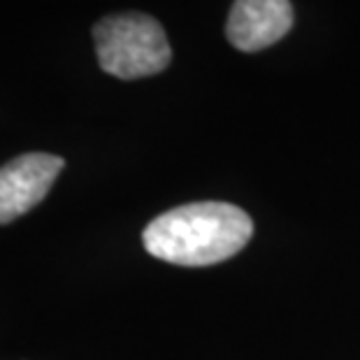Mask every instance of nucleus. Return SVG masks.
Wrapping results in <instances>:
<instances>
[{
  "label": "nucleus",
  "instance_id": "f257e3e1",
  "mask_svg": "<svg viewBox=\"0 0 360 360\" xmlns=\"http://www.w3.org/2000/svg\"><path fill=\"white\" fill-rule=\"evenodd\" d=\"M254 221L231 202H191L163 212L144 228L151 256L181 267L217 265L247 247Z\"/></svg>",
  "mask_w": 360,
  "mask_h": 360
},
{
  "label": "nucleus",
  "instance_id": "f03ea898",
  "mask_svg": "<svg viewBox=\"0 0 360 360\" xmlns=\"http://www.w3.org/2000/svg\"><path fill=\"white\" fill-rule=\"evenodd\" d=\"M101 68L119 79H142L165 70L172 49L163 26L142 12L112 14L94 26Z\"/></svg>",
  "mask_w": 360,
  "mask_h": 360
},
{
  "label": "nucleus",
  "instance_id": "7ed1b4c3",
  "mask_svg": "<svg viewBox=\"0 0 360 360\" xmlns=\"http://www.w3.org/2000/svg\"><path fill=\"white\" fill-rule=\"evenodd\" d=\"M63 165L60 156L30 151L0 167V226L40 205Z\"/></svg>",
  "mask_w": 360,
  "mask_h": 360
},
{
  "label": "nucleus",
  "instance_id": "20e7f679",
  "mask_svg": "<svg viewBox=\"0 0 360 360\" xmlns=\"http://www.w3.org/2000/svg\"><path fill=\"white\" fill-rule=\"evenodd\" d=\"M293 26L290 0H235L226 35L235 49L260 51L277 44Z\"/></svg>",
  "mask_w": 360,
  "mask_h": 360
}]
</instances>
